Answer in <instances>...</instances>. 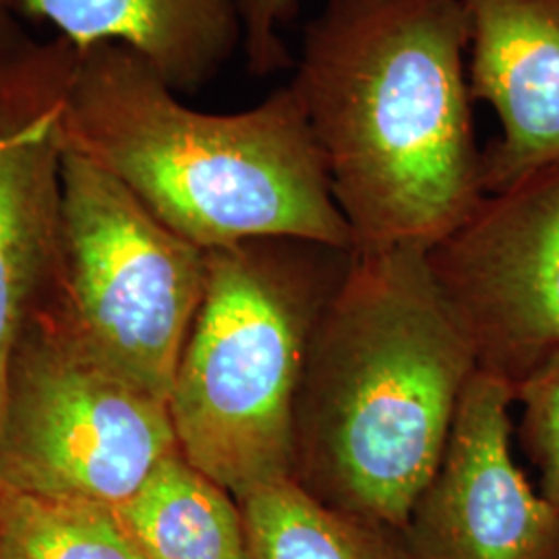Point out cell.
<instances>
[{
	"label": "cell",
	"instance_id": "ac0fdd59",
	"mask_svg": "<svg viewBox=\"0 0 559 559\" xmlns=\"http://www.w3.org/2000/svg\"><path fill=\"white\" fill-rule=\"evenodd\" d=\"M559 559V558H558Z\"/></svg>",
	"mask_w": 559,
	"mask_h": 559
},
{
	"label": "cell",
	"instance_id": "9c48e42d",
	"mask_svg": "<svg viewBox=\"0 0 559 559\" xmlns=\"http://www.w3.org/2000/svg\"><path fill=\"white\" fill-rule=\"evenodd\" d=\"M512 388L477 371L402 528L413 559H558L559 508L512 454Z\"/></svg>",
	"mask_w": 559,
	"mask_h": 559
},
{
	"label": "cell",
	"instance_id": "277c9868",
	"mask_svg": "<svg viewBox=\"0 0 559 559\" xmlns=\"http://www.w3.org/2000/svg\"><path fill=\"white\" fill-rule=\"evenodd\" d=\"M205 255V293L168 411L180 454L240 501L295 479L307 342L353 251L258 239Z\"/></svg>",
	"mask_w": 559,
	"mask_h": 559
},
{
	"label": "cell",
	"instance_id": "30bf717a",
	"mask_svg": "<svg viewBox=\"0 0 559 559\" xmlns=\"http://www.w3.org/2000/svg\"><path fill=\"white\" fill-rule=\"evenodd\" d=\"M473 100L500 138L483 152L485 195L559 160V0H464Z\"/></svg>",
	"mask_w": 559,
	"mask_h": 559
},
{
	"label": "cell",
	"instance_id": "8992f818",
	"mask_svg": "<svg viewBox=\"0 0 559 559\" xmlns=\"http://www.w3.org/2000/svg\"><path fill=\"white\" fill-rule=\"evenodd\" d=\"M205 280L203 249L162 224L98 164L64 150L55 295L104 362L168 402Z\"/></svg>",
	"mask_w": 559,
	"mask_h": 559
},
{
	"label": "cell",
	"instance_id": "6da1fadb",
	"mask_svg": "<svg viewBox=\"0 0 559 559\" xmlns=\"http://www.w3.org/2000/svg\"><path fill=\"white\" fill-rule=\"evenodd\" d=\"M464 0H323L290 87L355 249H431L485 198Z\"/></svg>",
	"mask_w": 559,
	"mask_h": 559
},
{
	"label": "cell",
	"instance_id": "e0dca14e",
	"mask_svg": "<svg viewBox=\"0 0 559 559\" xmlns=\"http://www.w3.org/2000/svg\"><path fill=\"white\" fill-rule=\"evenodd\" d=\"M32 38L25 34L21 15L13 7V0H0V59L20 50Z\"/></svg>",
	"mask_w": 559,
	"mask_h": 559
},
{
	"label": "cell",
	"instance_id": "5b68a950",
	"mask_svg": "<svg viewBox=\"0 0 559 559\" xmlns=\"http://www.w3.org/2000/svg\"><path fill=\"white\" fill-rule=\"evenodd\" d=\"M55 290L29 313L9 360L0 487L117 508L179 452L168 402L104 362Z\"/></svg>",
	"mask_w": 559,
	"mask_h": 559
},
{
	"label": "cell",
	"instance_id": "7a4b0ae2",
	"mask_svg": "<svg viewBox=\"0 0 559 559\" xmlns=\"http://www.w3.org/2000/svg\"><path fill=\"white\" fill-rule=\"evenodd\" d=\"M479 371L420 247L355 249L321 305L295 411V480L402 531Z\"/></svg>",
	"mask_w": 559,
	"mask_h": 559
},
{
	"label": "cell",
	"instance_id": "9a60e30c",
	"mask_svg": "<svg viewBox=\"0 0 559 559\" xmlns=\"http://www.w3.org/2000/svg\"><path fill=\"white\" fill-rule=\"evenodd\" d=\"M516 400L522 404V443L539 471V491L559 508V360L526 381Z\"/></svg>",
	"mask_w": 559,
	"mask_h": 559
},
{
	"label": "cell",
	"instance_id": "5bb4252c",
	"mask_svg": "<svg viewBox=\"0 0 559 559\" xmlns=\"http://www.w3.org/2000/svg\"><path fill=\"white\" fill-rule=\"evenodd\" d=\"M0 559H150L112 508L0 487Z\"/></svg>",
	"mask_w": 559,
	"mask_h": 559
},
{
	"label": "cell",
	"instance_id": "4fadbf2b",
	"mask_svg": "<svg viewBox=\"0 0 559 559\" xmlns=\"http://www.w3.org/2000/svg\"><path fill=\"white\" fill-rule=\"evenodd\" d=\"M239 503L251 559H413L402 531L332 508L295 479Z\"/></svg>",
	"mask_w": 559,
	"mask_h": 559
},
{
	"label": "cell",
	"instance_id": "2e32d148",
	"mask_svg": "<svg viewBox=\"0 0 559 559\" xmlns=\"http://www.w3.org/2000/svg\"><path fill=\"white\" fill-rule=\"evenodd\" d=\"M302 0H239L242 21V52L249 73L265 78L288 67V55L280 27L297 11Z\"/></svg>",
	"mask_w": 559,
	"mask_h": 559
},
{
	"label": "cell",
	"instance_id": "8fae6325",
	"mask_svg": "<svg viewBox=\"0 0 559 559\" xmlns=\"http://www.w3.org/2000/svg\"><path fill=\"white\" fill-rule=\"evenodd\" d=\"M23 17L87 50L120 44L170 90L193 94L242 48L239 0H13Z\"/></svg>",
	"mask_w": 559,
	"mask_h": 559
},
{
	"label": "cell",
	"instance_id": "ba28073f",
	"mask_svg": "<svg viewBox=\"0 0 559 559\" xmlns=\"http://www.w3.org/2000/svg\"><path fill=\"white\" fill-rule=\"evenodd\" d=\"M80 50L55 36L0 59V408L9 360L62 261V115Z\"/></svg>",
	"mask_w": 559,
	"mask_h": 559
},
{
	"label": "cell",
	"instance_id": "7c38bea8",
	"mask_svg": "<svg viewBox=\"0 0 559 559\" xmlns=\"http://www.w3.org/2000/svg\"><path fill=\"white\" fill-rule=\"evenodd\" d=\"M112 512L150 559H251L239 501L180 452Z\"/></svg>",
	"mask_w": 559,
	"mask_h": 559
},
{
	"label": "cell",
	"instance_id": "52a82bcc",
	"mask_svg": "<svg viewBox=\"0 0 559 559\" xmlns=\"http://www.w3.org/2000/svg\"><path fill=\"white\" fill-rule=\"evenodd\" d=\"M429 263L480 371L516 396L559 360V160L487 193Z\"/></svg>",
	"mask_w": 559,
	"mask_h": 559
},
{
	"label": "cell",
	"instance_id": "3957f363",
	"mask_svg": "<svg viewBox=\"0 0 559 559\" xmlns=\"http://www.w3.org/2000/svg\"><path fill=\"white\" fill-rule=\"evenodd\" d=\"M62 138L203 251L258 239L355 251L290 83L240 112H201L133 50L98 44L80 52Z\"/></svg>",
	"mask_w": 559,
	"mask_h": 559
}]
</instances>
